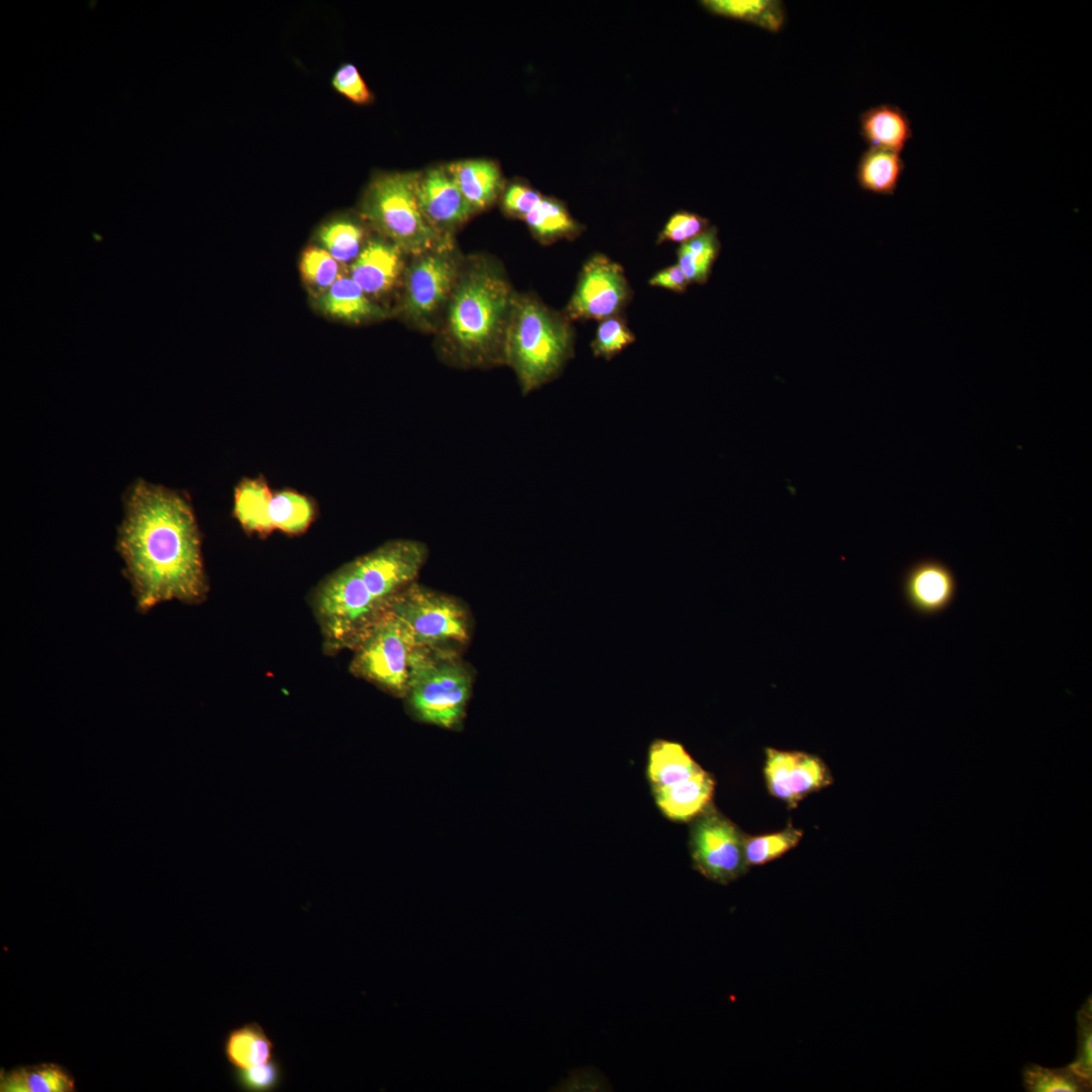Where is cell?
Segmentation results:
<instances>
[{"instance_id": "14", "label": "cell", "mask_w": 1092, "mask_h": 1092, "mask_svg": "<svg viewBox=\"0 0 1092 1092\" xmlns=\"http://www.w3.org/2000/svg\"><path fill=\"white\" fill-rule=\"evenodd\" d=\"M957 587L952 569L934 558L914 562L902 579L904 599L909 608L920 616H935L944 612L953 602Z\"/></svg>"}, {"instance_id": "27", "label": "cell", "mask_w": 1092, "mask_h": 1092, "mask_svg": "<svg viewBox=\"0 0 1092 1092\" xmlns=\"http://www.w3.org/2000/svg\"><path fill=\"white\" fill-rule=\"evenodd\" d=\"M532 233L543 242L560 238H575L583 226L572 218L566 206L553 197H542L539 204L524 218Z\"/></svg>"}, {"instance_id": "6", "label": "cell", "mask_w": 1092, "mask_h": 1092, "mask_svg": "<svg viewBox=\"0 0 1092 1092\" xmlns=\"http://www.w3.org/2000/svg\"><path fill=\"white\" fill-rule=\"evenodd\" d=\"M419 173L394 172L377 175L369 184L364 200L365 217L398 248L423 255L445 240L424 217L417 198Z\"/></svg>"}, {"instance_id": "12", "label": "cell", "mask_w": 1092, "mask_h": 1092, "mask_svg": "<svg viewBox=\"0 0 1092 1092\" xmlns=\"http://www.w3.org/2000/svg\"><path fill=\"white\" fill-rule=\"evenodd\" d=\"M763 774L770 795L789 808L797 807L808 795L833 783L825 762L803 751L766 748Z\"/></svg>"}, {"instance_id": "21", "label": "cell", "mask_w": 1092, "mask_h": 1092, "mask_svg": "<svg viewBox=\"0 0 1092 1092\" xmlns=\"http://www.w3.org/2000/svg\"><path fill=\"white\" fill-rule=\"evenodd\" d=\"M273 494L264 477L245 478L236 487L234 516L246 532L267 535L274 531L270 520Z\"/></svg>"}, {"instance_id": "40", "label": "cell", "mask_w": 1092, "mask_h": 1092, "mask_svg": "<svg viewBox=\"0 0 1092 1092\" xmlns=\"http://www.w3.org/2000/svg\"><path fill=\"white\" fill-rule=\"evenodd\" d=\"M649 284L656 287L666 288L675 292H684L690 282L688 281L682 270L676 264L658 271L650 278Z\"/></svg>"}, {"instance_id": "20", "label": "cell", "mask_w": 1092, "mask_h": 1092, "mask_svg": "<svg viewBox=\"0 0 1092 1092\" xmlns=\"http://www.w3.org/2000/svg\"><path fill=\"white\" fill-rule=\"evenodd\" d=\"M701 769L677 741L656 738L649 745L646 774L651 791L680 783Z\"/></svg>"}, {"instance_id": "34", "label": "cell", "mask_w": 1092, "mask_h": 1092, "mask_svg": "<svg viewBox=\"0 0 1092 1092\" xmlns=\"http://www.w3.org/2000/svg\"><path fill=\"white\" fill-rule=\"evenodd\" d=\"M634 341L635 336L625 321L615 315L601 321L592 343V350L596 357L611 360Z\"/></svg>"}, {"instance_id": "13", "label": "cell", "mask_w": 1092, "mask_h": 1092, "mask_svg": "<svg viewBox=\"0 0 1092 1092\" xmlns=\"http://www.w3.org/2000/svg\"><path fill=\"white\" fill-rule=\"evenodd\" d=\"M408 272L404 307L416 320L434 313L446 300L456 279V264L444 253H425Z\"/></svg>"}, {"instance_id": "2", "label": "cell", "mask_w": 1092, "mask_h": 1092, "mask_svg": "<svg viewBox=\"0 0 1092 1092\" xmlns=\"http://www.w3.org/2000/svg\"><path fill=\"white\" fill-rule=\"evenodd\" d=\"M514 298L496 273L479 268L456 286L449 307L444 355L464 367L505 363L504 343Z\"/></svg>"}, {"instance_id": "23", "label": "cell", "mask_w": 1092, "mask_h": 1092, "mask_svg": "<svg viewBox=\"0 0 1092 1092\" xmlns=\"http://www.w3.org/2000/svg\"><path fill=\"white\" fill-rule=\"evenodd\" d=\"M275 1044L257 1022L245 1023L229 1031L223 1053L234 1069H245L274 1059Z\"/></svg>"}, {"instance_id": "4", "label": "cell", "mask_w": 1092, "mask_h": 1092, "mask_svg": "<svg viewBox=\"0 0 1092 1092\" xmlns=\"http://www.w3.org/2000/svg\"><path fill=\"white\" fill-rule=\"evenodd\" d=\"M471 690V673L452 649H413L404 698L418 721L445 729L459 728Z\"/></svg>"}, {"instance_id": "26", "label": "cell", "mask_w": 1092, "mask_h": 1092, "mask_svg": "<svg viewBox=\"0 0 1092 1092\" xmlns=\"http://www.w3.org/2000/svg\"><path fill=\"white\" fill-rule=\"evenodd\" d=\"M74 1080L55 1064L22 1067L1 1075L4 1092H68L74 1090Z\"/></svg>"}, {"instance_id": "11", "label": "cell", "mask_w": 1092, "mask_h": 1092, "mask_svg": "<svg viewBox=\"0 0 1092 1092\" xmlns=\"http://www.w3.org/2000/svg\"><path fill=\"white\" fill-rule=\"evenodd\" d=\"M630 296L624 269L607 256L597 254L582 268L567 315L571 320L603 321L618 315Z\"/></svg>"}, {"instance_id": "18", "label": "cell", "mask_w": 1092, "mask_h": 1092, "mask_svg": "<svg viewBox=\"0 0 1092 1092\" xmlns=\"http://www.w3.org/2000/svg\"><path fill=\"white\" fill-rule=\"evenodd\" d=\"M401 261L396 245L370 242L357 256L351 266V278L366 294L387 291L396 281Z\"/></svg>"}, {"instance_id": "17", "label": "cell", "mask_w": 1092, "mask_h": 1092, "mask_svg": "<svg viewBox=\"0 0 1092 1092\" xmlns=\"http://www.w3.org/2000/svg\"><path fill=\"white\" fill-rule=\"evenodd\" d=\"M860 136L869 148L901 154L913 138L911 120L899 106L882 103L864 110L859 116Z\"/></svg>"}, {"instance_id": "36", "label": "cell", "mask_w": 1092, "mask_h": 1092, "mask_svg": "<svg viewBox=\"0 0 1092 1092\" xmlns=\"http://www.w3.org/2000/svg\"><path fill=\"white\" fill-rule=\"evenodd\" d=\"M707 218L690 211H677L666 221L658 235L657 242L684 244L702 235L710 228Z\"/></svg>"}, {"instance_id": "29", "label": "cell", "mask_w": 1092, "mask_h": 1092, "mask_svg": "<svg viewBox=\"0 0 1092 1092\" xmlns=\"http://www.w3.org/2000/svg\"><path fill=\"white\" fill-rule=\"evenodd\" d=\"M314 519V508L305 495L291 489H284L273 494L270 505V520L274 531L280 530L290 535L304 533Z\"/></svg>"}, {"instance_id": "25", "label": "cell", "mask_w": 1092, "mask_h": 1092, "mask_svg": "<svg viewBox=\"0 0 1092 1092\" xmlns=\"http://www.w3.org/2000/svg\"><path fill=\"white\" fill-rule=\"evenodd\" d=\"M710 12L755 24L770 32L782 29L786 20L783 2L777 0H705Z\"/></svg>"}, {"instance_id": "31", "label": "cell", "mask_w": 1092, "mask_h": 1092, "mask_svg": "<svg viewBox=\"0 0 1092 1092\" xmlns=\"http://www.w3.org/2000/svg\"><path fill=\"white\" fill-rule=\"evenodd\" d=\"M803 836L801 829L791 822L778 832L744 838V855L748 866H760L772 861L798 845Z\"/></svg>"}, {"instance_id": "38", "label": "cell", "mask_w": 1092, "mask_h": 1092, "mask_svg": "<svg viewBox=\"0 0 1092 1092\" xmlns=\"http://www.w3.org/2000/svg\"><path fill=\"white\" fill-rule=\"evenodd\" d=\"M332 86L337 92L356 104H368L373 95L353 64H343L333 75Z\"/></svg>"}, {"instance_id": "15", "label": "cell", "mask_w": 1092, "mask_h": 1092, "mask_svg": "<svg viewBox=\"0 0 1092 1092\" xmlns=\"http://www.w3.org/2000/svg\"><path fill=\"white\" fill-rule=\"evenodd\" d=\"M417 198L424 217L438 232L463 223L475 211L445 166L419 173Z\"/></svg>"}, {"instance_id": "19", "label": "cell", "mask_w": 1092, "mask_h": 1092, "mask_svg": "<svg viewBox=\"0 0 1092 1092\" xmlns=\"http://www.w3.org/2000/svg\"><path fill=\"white\" fill-rule=\"evenodd\" d=\"M445 167L474 210L490 205L503 189L502 172L491 160H460Z\"/></svg>"}, {"instance_id": "32", "label": "cell", "mask_w": 1092, "mask_h": 1092, "mask_svg": "<svg viewBox=\"0 0 1092 1092\" xmlns=\"http://www.w3.org/2000/svg\"><path fill=\"white\" fill-rule=\"evenodd\" d=\"M1023 1085L1029 1092L1090 1091L1091 1083L1077 1076L1069 1067L1044 1068L1035 1064L1025 1066Z\"/></svg>"}, {"instance_id": "7", "label": "cell", "mask_w": 1092, "mask_h": 1092, "mask_svg": "<svg viewBox=\"0 0 1092 1092\" xmlns=\"http://www.w3.org/2000/svg\"><path fill=\"white\" fill-rule=\"evenodd\" d=\"M386 611L407 626L417 646L448 648L469 639L466 608L458 600L417 582L394 596Z\"/></svg>"}, {"instance_id": "35", "label": "cell", "mask_w": 1092, "mask_h": 1092, "mask_svg": "<svg viewBox=\"0 0 1092 1092\" xmlns=\"http://www.w3.org/2000/svg\"><path fill=\"white\" fill-rule=\"evenodd\" d=\"M283 1077V1067L275 1058L264 1064L233 1071L236 1086L248 1092L274 1091L281 1086Z\"/></svg>"}, {"instance_id": "24", "label": "cell", "mask_w": 1092, "mask_h": 1092, "mask_svg": "<svg viewBox=\"0 0 1092 1092\" xmlns=\"http://www.w3.org/2000/svg\"><path fill=\"white\" fill-rule=\"evenodd\" d=\"M316 304L324 312L349 322H360L381 313L351 277H340L318 295Z\"/></svg>"}, {"instance_id": "16", "label": "cell", "mask_w": 1092, "mask_h": 1092, "mask_svg": "<svg viewBox=\"0 0 1092 1092\" xmlns=\"http://www.w3.org/2000/svg\"><path fill=\"white\" fill-rule=\"evenodd\" d=\"M715 781L702 768L696 775L675 785L651 791L655 804L669 820H694L711 806Z\"/></svg>"}, {"instance_id": "3", "label": "cell", "mask_w": 1092, "mask_h": 1092, "mask_svg": "<svg viewBox=\"0 0 1092 1092\" xmlns=\"http://www.w3.org/2000/svg\"><path fill=\"white\" fill-rule=\"evenodd\" d=\"M572 356L573 332L567 320L532 297L514 299L504 360L524 395L557 377Z\"/></svg>"}, {"instance_id": "37", "label": "cell", "mask_w": 1092, "mask_h": 1092, "mask_svg": "<svg viewBox=\"0 0 1092 1092\" xmlns=\"http://www.w3.org/2000/svg\"><path fill=\"white\" fill-rule=\"evenodd\" d=\"M1091 998L1087 999L1078 1012V1050L1075 1061L1068 1067L1080 1078L1091 1083V1039H1092Z\"/></svg>"}, {"instance_id": "9", "label": "cell", "mask_w": 1092, "mask_h": 1092, "mask_svg": "<svg viewBox=\"0 0 1092 1092\" xmlns=\"http://www.w3.org/2000/svg\"><path fill=\"white\" fill-rule=\"evenodd\" d=\"M692 821L689 847L696 871L723 885L747 872L745 834L731 820L711 805Z\"/></svg>"}, {"instance_id": "33", "label": "cell", "mask_w": 1092, "mask_h": 1092, "mask_svg": "<svg viewBox=\"0 0 1092 1092\" xmlns=\"http://www.w3.org/2000/svg\"><path fill=\"white\" fill-rule=\"evenodd\" d=\"M340 262L323 248L307 249L300 261V271L305 282L324 293L340 278Z\"/></svg>"}, {"instance_id": "28", "label": "cell", "mask_w": 1092, "mask_h": 1092, "mask_svg": "<svg viewBox=\"0 0 1092 1092\" xmlns=\"http://www.w3.org/2000/svg\"><path fill=\"white\" fill-rule=\"evenodd\" d=\"M720 248L718 231L714 225L697 238L680 245L677 250V265L690 283L707 282Z\"/></svg>"}, {"instance_id": "1", "label": "cell", "mask_w": 1092, "mask_h": 1092, "mask_svg": "<svg viewBox=\"0 0 1092 1092\" xmlns=\"http://www.w3.org/2000/svg\"><path fill=\"white\" fill-rule=\"evenodd\" d=\"M116 548L140 612L171 600L198 604L206 598L198 526L177 491L144 479L130 485Z\"/></svg>"}, {"instance_id": "39", "label": "cell", "mask_w": 1092, "mask_h": 1092, "mask_svg": "<svg viewBox=\"0 0 1092 1092\" xmlns=\"http://www.w3.org/2000/svg\"><path fill=\"white\" fill-rule=\"evenodd\" d=\"M539 191L526 183L514 182L505 191L503 205L511 215L525 218L541 201Z\"/></svg>"}, {"instance_id": "22", "label": "cell", "mask_w": 1092, "mask_h": 1092, "mask_svg": "<svg viewBox=\"0 0 1092 1092\" xmlns=\"http://www.w3.org/2000/svg\"><path fill=\"white\" fill-rule=\"evenodd\" d=\"M904 170L905 162L901 154L869 148L859 158L855 177L858 186L864 191L894 195Z\"/></svg>"}, {"instance_id": "10", "label": "cell", "mask_w": 1092, "mask_h": 1092, "mask_svg": "<svg viewBox=\"0 0 1092 1092\" xmlns=\"http://www.w3.org/2000/svg\"><path fill=\"white\" fill-rule=\"evenodd\" d=\"M428 557L427 546L417 540L387 541L355 558V566L372 596L385 608L388 602L416 582Z\"/></svg>"}, {"instance_id": "30", "label": "cell", "mask_w": 1092, "mask_h": 1092, "mask_svg": "<svg viewBox=\"0 0 1092 1092\" xmlns=\"http://www.w3.org/2000/svg\"><path fill=\"white\" fill-rule=\"evenodd\" d=\"M363 230L349 219H335L317 232V241L338 262L346 263L360 254Z\"/></svg>"}, {"instance_id": "5", "label": "cell", "mask_w": 1092, "mask_h": 1092, "mask_svg": "<svg viewBox=\"0 0 1092 1092\" xmlns=\"http://www.w3.org/2000/svg\"><path fill=\"white\" fill-rule=\"evenodd\" d=\"M311 607L327 653L352 649L386 611L368 589L353 560L315 587Z\"/></svg>"}, {"instance_id": "8", "label": "cell", "mask_w": 1092, "mask_h": 1092, "mask_svg": "<svg viewBox=\"0 0 1092 1092\" xmlns=\"http://www.w3.org/2000/svg\"><path fill=\"white\" fill-rule=\"evenodd\" d=\"M415 647L407 626L385 611L353 646L350 670L394 696L404 697L408 658Z\"/></svg>"}]
</instances>
